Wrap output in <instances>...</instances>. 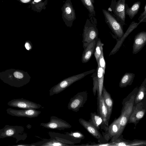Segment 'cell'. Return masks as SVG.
I'll list each match as a JSON object with an SVG mask.
<instances>
[{
  "mask_svg": "<svg viewBox=\"0 0 146 146\" xmlns=\"http://www.w3.org/2000/svg\"><path fill=\"white\" fill-rule=\"evenodd\" d=\"M138 89V88L135 87L123 100L122 103V107L121 114L118 117L119 125V130L117 134L111 139L110 141H115L122 135L125 127L128 123L129 117L132 111L134 98Z\"/></svg>",
  "mask_w": 146,
  "mask_h": 146,
  "instance_id": "cell-1",
  "label": "cell"
},
{
  "mask_svg": "<svg viewBox=\"0 0 146 146\" xmlns=\"http://www.w3.org/2000/svg\"><path fill=\"white\" fill-rule=\"evenodd\" d=\"M97 19L94 16L88 15L84 27L82 34L83 46L85 48L94 40L98 39V32L97 27Z\"/></svg>",
  "mask_w": 146,
  "mask_h": 146,
  "instance_id": "cell-2",
  "label": "cell"
},
{
  "mask_svg": "<svg viewBox=\"0 0 146 146\" xmlns=\"http://www.w3.org/2000/svg\"><path fill=\"white\" fill-rule=\"evenodd\" d=\"M96 70L93 69L65 78L50 88L49 90L50 96H52L60 93L75 82L88 74L93 73Z\"/></svg>",
  "mask_w": 146,
  "mask_h": 146,
  "instance_id": "cell-3",
  "label": "cell"
},
{
  "mask_svg": "<svg viewBox=\"0 0 146 146\" xmlns=\"http://www.w3.org/2000/svg\"><path fill=\"white\" fill-rule=\"evenodd\" d=\"M105 21L108 24L113 35V37L117 41L120 40L124 34L123 27L122 25L114 16L109 11L105 9H102Z\"/></svg>",
  "mask_w": 146,
  "mask_h": 146,
  "instance_id": "cell-4",
  "label": "cell"
},
{
  "mask_svg": "<svg viewBox=\"0 0 146 146\" xmlns=\"http://www.w3.org/2000/svg\"><path fill=\"white\" fill-rule=\"evenodd\" d=\"M24 131V127L21 126L6 125L0 129V138H15L16 139V143H17L20 140H24L27 138V134Z\"/></svg>",
  "mask_w": 146,
  "mask_h": 146,
  "instance_id": "cell-5",
  "label": "cell"
},
{
  "mask_svg": "<svg viewBox=\"0 0 146 146\" xmlns=\"http://www.w3.org/2000/svg\"><path fill=\"white\" fill-rule=\"evenodd\" d=\"M126 0H112L110 7L114 16L123 26L126 25L125 7Z\"/></svg>",
  "mask_w": 146,
  "mask_h": 146,
  "instance_id": "cell-6",
  "label": "cell"
},
{
  "mask_svg": "<svg viewBox=\"0 0 146 146\" xmlns=\"http://www.w3.org/2000/svg\"><path fill=\"white\" fill-rule=\"evenodd\" d=\"M88 94L87 91L78 93L70 100L67 106L68 109L75 112L78 111L86 102Z\"/></svg>",
  "mask_w": 146,
  "mask_h": 146,
  "instance_id": "cell-7",
  "label": "cell"
},
{
  "mask_svg": "<svg viewBox=\"0 0 146 146\" xmlns=\"http://www.w3.org/2000/svg\"><path fill=\"white\" fill-rule=\"evenodd\" d=\"M146 113V102H141L133 106L128 123H133L136 126Z\"/></svg>",
  "mask_w": 146,
  "mask_h": 146,
  "instance_id": "cell-8",
  "label": "cell"
},
{
  "mask_svg": "<svg viewBox=\"0 0 146 146\" xmlns=\"http://www.w3.org/2000/svg\"><path fill=\"white\" fill-rule=\"evenodd\" d=\"M40 125L45 128L59 130H63L72 127V125L66 121L54 116H51L50 120L48 122L41 123Z\"/></svg>",
  "mask_w": 146,
  "mask_h": 146,
  "instance_id": "cell-9",
  "label": "cell"
},
{
  "mask_svg": "<svg viewBox=\"0 0 146 146\" xmlns=\"http://www.w3.org/2000/svg\"><path fill=\"white\" fill-rule=\"evenodd\" d=\"M7 105L11 107L23 109H37L42 107L39 104L23 98L13 99L9 101Z\"/></svg>",
  "mask_w": 146,
  "mask_h": 146,
  "instance_id": "cell-10",
  "label": "cell"
},
{
  "mask_svg": "<svg viewBox=\"0 0 146 146\" xmlns=\"http://www.w3.org/2000/svg\"><path fill=\"white\" fill-rule=\"evenodd\" d=\"M7 113L11 115L18 117H24L29 118L37 117L41 112L34 109H14L9 108L7 109Z\"/></svg>",
  "mask_w": 146,
  "mask_h": 146,
  "instance_id": "cell-11",
  "label": "cell"
},
{
  "mask_svg": "<svg viewBox=\"0 0 146 146\" xmlns=\"http://www.w3.org/2000/svg\"><path fill=\"white\" fill-rule=\"evenodd\" d=\"M79 122L92 136L98 140L99 143L108 142L104 138L99 130L89 121L80 118L79 119Z\"/></svg>",
  "mask_w": 146,
  "mask_h": 146,
  "instance_id": "cell-12",
  "label": "cell"
},
{
  "mask_svg": "<svg viewBox=\"0 0 146 146\" xmlns=\"http://www.w3.org/2000/svg\"><path fill=\"white\" fill-rule=\"evenodd\" d=\"M100 127L105 131H102V135L104 138L108 141L118 133L119 125L118 118H115L113 122L108 126L101 125Z\"/></svg>",
  "mask_w": 146,
  "mask_h": 146,
  "instance_id": "cell-13",
  "label": "cell"
},
{
  "mask_svg": "<svg viewBox=\"0 0 146 146\" xmlns=\"http://www.w3.org/2000/svg\"><path fill=\"white\" fill-rule=\"evenodd\" d=\"M64 16L67 26L71 27L76 19L75 11L70 0H67L64 8Z\"/></svg>",
  "mask_w": 146,
  "mask_h": 146,
  "instance_id": "cell-14",
  "label": "cell"
},
{
  "mask_svg": "<svg viewBox=\"0 0 146 146\" xmlns=\"http://www.w3.org/2000/svg\"><path fill=\"white\" fill-rule=\"evenodd\" d=\"M146 44V31L140 32L134 37L132 53L137 54Z\"/></svg>",
  "mask_w": 146,
  "mask_h": 146,
  "instance_id": "cell-15",
  "label": "cell"
},
{
  "mask_svg": "<svg viewBox=\"0 0 146 146\" xmlns=\"http://www.w3.org/2000/svg\"><path fill=\"white\" fill-rule=\"evenodd\" d=\"M112 146H146V140L135 139L132 141L126 140L123 137L122 135L115 140L111 142Z\"/></svg>",
  "mask_w": 146,
  "mask_h": 146,
  "instance_id": "cell-16",
  "label": "cell"
},
{
  "mask_svg": "<svg viewBox=\"0 0 146 146\" xmlns=\"http://www.w3.org/2000/svg\"><path fill=\"white\" fill-rule=\"evenodd\" d=\"M98 105L99 110V115L103 120V124L101 125L108 126L110 118L107 107L106 105L103 98L102 96L97 97Z\"/></svg>",
  "mask_w": 146,
  "mask_h": 146,
  "instance_id": "cell-17",
  "label": "cell"
},
{
  "mask_svg": "<svg viewBox=\"0 0 146 146\" xmlns=\"http://www.w3.org/2000/svg\"><path fill=\"white\" fill-rule=\"evenodd\" d=\"M140 23L139 22V23H136L134 21H132L131 23L126 32L124 33L121 38L120 40L117 41V43L110 52L109 55V56L114 54L118 51L121 46L125 39L134 29L137 27Z\"/></svg>",
  "mask_w": 146,
  "mask_h": 146,
  "instance_id": "cell-18",
  "label": "cell"
},
{
  "mask_svg": "<svg viewBox=\"0 0 146 146\" xmlns=\"http://www.w3.org/2000/svg\"><path fill=\"white\" fill-rule=\"evenodd\" d=\"M48 133L50 137L55 138L58 141L69 146L74 145V144L79 143L81 141V140L74 139L65 134H64L51 131H49Z\"/></svg>",
  "mask_w": 146,
  "mask_h": 146,
  "instance_id": "cell-19",
  "label": "cell"
},
{
  "mask_svg": "<svg viewBox=\"0 0 146 146\" xmlns=\"http://www.w3.org/2000/svg\"><path fill=\"white\" fill-rule=\"evenodd\" d=\"M141 102H146V78L138 88L134 98L133 106Z\"/></svg>",
  "mask_w": 146,
  "mask_h": 146,
  "instance_id": "cell-20",
  "label": "cell"
},
{
  "mask_svg": "<svg viewBox=\"0 0 146 146\" xmlns=\"http://www.w3.org/2000/svg\"><path fill=\"white\" fill-rule=\"evenodd\" d=\"M97 40H94L92 41L84 49L81 57V60L83 63L88 62L91 59L94 54Z\"/></svg>",
  "mask_w": 146,
  "mask_h": 146,
  "instance_id": "cell-21",
  "label": "cell"
},
{
  "mask_svg": "<svg viewBox=\"0 0 146 146\" xmlns=\"http://www.w3.org/2000/svg\"><path fill=\"white\" fill-rule=\"evenodd\" d=\"M102 96L108 109L109 116L110 117L113 109V101L110 94L107 91L104 85L103 88Z\"/></svg>",
  "mask_w": 146,
  "mask_h": 146,
  "instance_id": "cell-22",
  "label": "cell"
},
{
  "mask_svg": "<svg viewBox=\"0 0 146 146\" xmlns=\"http://www.w3.org/2000/svg\"><path fill=\"white\" fill-rule=\"evenodd\" d=\"M33 146H69L68 145L56 139L54 137H51L49 139H43V140L34 143L32 144Z\"/></svg>",
  "mask_w": 146,
  "mask_h": 146,
  "instance_id": "cell-23",
  "label": "cell"
},
{
  "mask_svg": "<svg viewBox=\"0 0 146 146\" xmlns=\"http://www.w3.org/2000/svg\"><path fill=\"white\" fill-rule=\"evenodd\" d=\"M141 3L138 1L134 3L131 7H129L127 4L126 3L125 7V13L128 15L132 19L137 13L139 10Z\"/></svg>",
  "mask_w": 146,
  "mask_h": 146,
  "instance_id": "cell-24",
  "label": "cell"
},
{
  "mask_svg": "<svg viewBox=\"0 0 146 146\" xmlns=\"http://www.w3.org/2000/svg\"><path fill=\"white\" fill-rule=\"evenodd\" d=\"M135 76V74L130 72L125 73L121 77L119 84L121 88L126 87L131 85Z\"/></svg>",
  "mask_w": 146,
  "mask_h": 146,
  "instance_id": "cell-25",
  "label": "cell"
},
{
  "mask_svg": "<svg viewBox=\"0 0 146 146\" xmlns=\"http://www.w3.org/2000/svg\"><path fill=\"white\" fill-rule=\"evenodd\" d=\"M99 82L98 92L97 93L98 97L102 96L104 85V76L105 71L99 65L97 64L96 69Z\"/></svg>",
  "mask_w": 146,
  "mask_h": 146,
  "instance_id": "cell-26",
  "label": "cell"
},
{
  "mask_svg": "<svg viewBox=\"0 0 146 146\" xmlns=\"http://www.w3.org/2000/svg\"><path fill=\"white\" fill-rule=\"evenodd\" d=\"M89 121L98 130L103 124V120L101 116L97 114L96 112H92L90 113V119Z\"/></svg>",
  "mask_w": 146,
  "mask_h": 146,
  "instance_id": "cell-27",
  "label": "cell"
},
{
  "mask_svg": "<svg viewBox=\"0 0 146 146\" xmlns=\"http://www.w3.org/2000/svg\"><path fill=\"white\" fill-rule=\"evenodd\" d=\"M83 5L89 11L88 15L90 16H96V12L94 3V0H80Z\"/></svg>",
  "mask_w": 146,
  "mask_h": 146,
  "instance_id": "cell-28",
  "label": "cell"
},
{
  "mask_svg": "<svg viewBox=\"0 0 146 146\" xmlns=\"http://www.w3.org/2000/svg\"><path fill=\"white\" fill-rule=\"evenodd\" d=\"M104 44L102 42L100 38L97 40L94 49V54L96 59L97 64L98 63L99 59L103 50Z\"/></svg>",
  "mask_w": 146,
  "mask_h": 146,
  "instance_id": "cell-29",
  "label": "cell"
},
{
  "mask_svg": "<svg viewBox=\"0 0 146 146\" xmlns=\"http://www.w3.org/2000/svg\"><path fill=\"white\" fill-rule=\"evenodd\" d=\"M65 134L76 140H81L85 138L84 135L79 131H71L70 132H66Z\"/></svg>",
  "mask_w": 146,
  "mask_h": 146,
  "instance_id": "cell-30",
  "label": "cell"
},
{
  "mask_svg": "<svg viewBox=\"0 0 146 146\" xmlns=\"http://www.w3.org/2000/svg\"><path fill=\"white\" fill-rule=\"evenodd\" d=\"M91 76L92 77L93 81V92L94 95L95 96L96 92H97V93L98 92L99 89V82L96 69L95 71L93 73Z\"/></svg>",
  "mask_w": 146,
  "mask_h": 146,
  "instance_id": "cell-31",
  "label": "cell"
},
{
  "mask_svg": "<svg viewBox=\"0 0 146 146\" xmlns=\"http://www.w3.org/2000/svg\"><path fill=\"white\" fill-rule=\"evenodd\" d=\"M97 64L99 65L105 71L106 68V64L104 57L103 51H102L99 59L98 62Z\"/></svg>",
  "mask_w": 146,
  "mask_h": 146,
  "instance_id": "cell-32",
  "label": "cell"
},
{
  "mask_svg": "<svg viewBox=\"0 0 146 146\" xmlns=\"http://www.w3.org/2000/svg\"><path fill=\"white\" fill-rule=\"evenodd\" d=\"M139 22H146V4L145 5L143 12L141 13L140 15L138 18Z\"/></svg>",
  "mask_w": 146,
  "mask_h": 146,
  "instance_id": "cell-33",
  "label": "cell"
},
{
  "mask_svg": "<svg viewBox=\"0 0 146 146\" xmlns=\"http://www.w3.org/2000/svg\"><path fill=\"white\" fill-rule=\"evenodd\" d=\"M14 146H33L32 144H19L14 145Z\"/></svg>",
  "mask_w": 146,
  "mask_h": 146,
  "instance_id": "cell-34",
  "label": "cell"
},
{
  "mask_svg": "<svg viewBox=\"0 0 146 146\" xmlns=\"http://www.w3.org/2000/svg\"><path fill=\"white\" fill-rule=\"evenodd\" d=\"M25 46L26 49L28 50H29L31 48L30 45L28 42H26L25 43Z\"/></svg>",
  "mask_w": 146,
  "mask_h": 146,
  "instance_id": "cell-35",
  "label": "cell"
},
{
  "mask_svg": "<svg viewBox=\"0 0 146 146\" xmlns=\"http://www.w3.org/2000/svg\"><path fill=\"white\" fill-rule=\"evenodd\" d=\"M24 3H26L29 1L30 0H21Z\"/></svg>",
  "mask_w": 146,
  "mask_h": 146,
  "instance_id": "cell-36",
  "label": "cell"
},
{
  "mask_svg": "<svg viewBox=\"0 0 146 146\" xmlns=\"http://www.w3.org/2000/svg\"><path fill=\"white\" fill-rule=\"evenodd\" d=\"M40 1V0H35V1L36 2H38L39 1Z\"/></svg>",
  "mask_w": 146,
  "mask_h": 146,
  "instance_id": "cell-37",
  "label": "cell"
},
{
  "mask_svg": "<svg viewBox=\"0 0 146 146\" xmlns=\"http://www.w3.org/2000/svg\"><path fill=\"white\" fill-rule=\"evenodd\" d=\"M145 51H146V50Z\"/></svg>",
  "mask_w": 146,
  "mask_h": 146,
  "instance_id": "cell-38",
  "label": "cell"
}]
</instances>
